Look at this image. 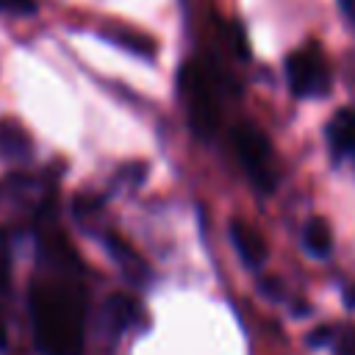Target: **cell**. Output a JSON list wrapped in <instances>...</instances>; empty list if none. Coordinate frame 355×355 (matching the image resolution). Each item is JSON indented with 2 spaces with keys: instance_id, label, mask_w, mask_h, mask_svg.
Instances as JSON below:
<instances>
[{
  "instance_id": "obj_1",
  "label": "cell",
  "mask_w": 355,
  "mask_h": 355,
  "mask_svg": "<svg viewBox=\"0 0 355 355\" xmlns=\"http://www.w3.org/2000/svg\"><path fill=\"white\" fill-rule=\"evenodd\" d=\"M31 322L42 355L83 352V297L64 283L39 280L31 286Z\"/></svg>"
},
{
  "instance_id": "obj_13",
  "label": "cell",
  "mask_w": 355,
  "mask_h": 355,
  "mask_svg": "<svg viewBox=\"0 0 355 355\" xmlns=\"http://www.w3.org/2000/svg\"><path fill=\"white\" fill-rule=\"evenodd\" d=\"M227 42H230V47H233L239 55H247V39H244V31H241L236 22L227 28Z\"/></svg>"
},
{
  "instance_id": "obj_18",
  "label": "cell",
  "mask_w": 355,
  "mask_h": 355,
  "mask_svg": "<svg viewBox=\"0 0 355 355\" xmlns=\"http://www.w3.org/2000/svg\"><path fill=\"white\" fill-rule=\"evenodd\" d=\"M6 347V327H3V322H0V349Z\"/></svg>"
},
{
  "instance_id": "obj_10",
  "label": "cell",
  "mask_w": 355,
  "mask_h": 355,
  "mask_svg": "<svg viewBox=\"0 0 355 355\" xmlns=\"http://www.w3.org/2000/svg\"><path fill=\"white\" fill-rule=\"evenodd\" d=\"M0 155L3 158H11V161H25L31 155V139L28 133L11 122V119H3L0 122Z\"/></svg>"
},
{
  "instance_id": "obj_4",
  "label": "cell",
  "mask_w": 355,
  "mask_h": 355,
  "mask_svg": "<svg viewBox=\"0 0 355 355\" xmlns=\"http://www.w3.org/2000/svg\"><path fill=\"white\" fill-rule=\"evenodd\" d=\"M286 83L294 97H322L330 92V67L316 47L294 50L286 58Z\"/></svg>"
},
{
  "instance_id": "obj_17",
  "label": "cell",
  "mask_w": 355,
  "mask_h": 355,
  "mask_svg": "<svg viewBox=\"0 0 355 355\" xmlns=\"http://www.w3.org/2000/svg\"><path fill=\"white\" fill-rule=\"evenodd\" d=\"M338 355H355V341H347V344L338 349Z\"/></svg>"
},
{
  "instance_id": "obj_6",
  "label": "cell",
  "mask_w": 355,
  "mask_h": 355,
  "mask_svg": "<svg viewBox=\"0 0 355 355\" xmlns=\"http://www.w3.org/2000/svg\"><path fill=\"white\" fill-rule=\"evenodd\" d=\"M324 136L336 155H352L355 153V108H338L327 119Z\"/></svg>"
},
{
  "instance_id": "obj_11",
  "label": "cell",
  "mask_w": 355,
  "mask_h": 355,
  "mask_svg": "<svg viewBox=\"0 0 355 355\" xmlns=\"http://www.w3.org/2000/svg\"><path fill=\"white\" fill-rule=\"evenodd\" d=\"M105 247H108V252L114 255V261H116L133 280H141V277L147 275V263L128 247V241H122V239H116V236H105Z\"/></svg>"
},
{
  "instance_id": "obj_8",
  "label": "cell",
  "mask_w": 355,
  "mask_h": 355,
  "mask_svg": "<svg viewBox=\"0 0 355 355\" xmlns=\"http://www.w3.org/2000/svg\"><path fill=\"white\" fill-rule=\"evenodd\" d=\"M100 36L108 39L111 44H116V47L133 53V55H147V58H150V55L155 53L153 39L144 36L141 31H136V28H128V25H108V28L100 31Z\"/></svg>"
},
{
  "instance_id": "obj_19",
  "label": "cell",
  "mask_w": 355,
  "mask_h": 355,
  "mask_svg": "<svg viewBox=\"0 0 355 355\" xmlns=\"http://www.w3.org/2000/svg\"><path fill=\"white\" fill-rule=\"evenodd\" d=\"M347 302H349V305H355V288H349V291H347Z\"/></svg>"
},
{
  "instance_id": "obj_16",
  "label": "cell",
  "mask_w": 355,
  "mask_h": 355,
  "mask_svg": "<svg viewBox=\"0 0 355 355\" xmlns=\"http://www.w3.org/2000/svg\"><path fill=\"white\" fill-rule=\"evenodd\" d=\"M338 6H341V11L355 22V0H338Z\"/></svg>"
},
{
  "instance_id": "obj_9",
  "label": "cell",
  "mask_w": 355,
  "mask_h": 355,
  "mask_svg": "<svg viewBox=\"0 0 355 355\" xmlns=\"http://www.w3.org/2000/svg\"><path fill=\"white\" fill-rule=\"evenodd\" d=\"M302 247L313 258H327L333 250V230L322 216H311L302 225Z\"/></svg>"
},
{
  "instance_id": "obj_14",
  "label": "cell",
  "mask_w": 355,
  "mask_h": 355,
  "mask_svg": "<svg viewBox=\"0 0 355 355\" xmlns=\"http://www.w3.org/2000/svg\"><path fill=\"white\" fill-rule=\"evenodd\" d=\"M8 280H11V263H8L6 250H0V294L8 288Z\"/></svg>"
},
{
  "instance_id": "obj_2",
  "label": "cell",
  "mask_w": 355,
  "mask_h": 355,
  "mask_svg": "<svg viewBox=\"0 0 355 355\" xmlns=\"http://www.w3.org/2000/svg\"><path fill=\"white\" fill-rule=\"evenodd\" d=\"M180 97L189 108V122L197 130V136L208 139L219 128V97H216V83L211 72L200 61H186L178 75Z\"/></svg>"
},
{
  "instance_id": "obj_3",
  "label": "cell",
  "mask_w": 355,
  "mask_h": 355,
  "mask_svg": "<svg viewBox=\"0 0 355 355\" xmlns=\"http://www.w3.org/2000/svg\"><path fill=\"white\" fill-rule=\"evenodd\" d=\"M233 147L239 153V161L250 183L261 194H272L277 186V164H275L272 141L263 136V130L255 125H239L233 133Z\"/></svg>"
},
{
  "instance_id": "obj_12",
  "label": "cell",
  "mask_w": 355,
  "mask_h": 355,
  "mask_svg": "<svg viewBox=\"0 0 355 355\" xmlns=\"http://www.w3.org/2000/svg\"><path fill=\"white\" fill-rule=\"evenodd\" d=\"M0 14L28 17V14H36V3L33 0H0Z\"/></svg>"
},
{
  "instance_id": "obj_7",
  "label": "cell",
  "mask_w": 355,
  "mask_h": 355,
  "mask_svg": "<svg viewBox=\"0 0 355 355\" xmlns=\"http://www.w3.org/2000/svg\"><path fill=\"white\" fill-rule=\"evenodd\" d=\"M139 316H141V308H139V302H136L130 294H111L108 302H105V308H103L105 327H108L114 336L130 330V327L139 322Z\"/></svg>"
},
{
  "instance_id": "obj_5",
  "label": "cell",
  "mask_w": 355,
  "mask_h": 355,
  "mask_svg": "<svg viewBox=\"0 0 355 355\" xmlns=\"http://www.w3.org/2000/svg\"><path fill=\"white\" fill-rule=\"evenodd\" d=\"M230 241H233L239 258H241L250 269L263 266V261H266V241H263V236H261L252 225H247V222H241V219L230 222Z\"/></svg>"
},
{
  "instance_id": "obj_15",
  "label": "cell",
  "mask_w": 355,
  "mask_h": 355,
  "mask_svg": "<svg viewBox=\"0 0 355 355\" xmlns=\"http://www.w3.org/2000/svg\"><path fill=\"white\" fill-rule=\"evenodd\" d=\"M327 338H330V330H327V327H319V330H313V333H311V338H308V341H311V347H319V344H324Z\"/></svg>"
}]
</instances>
